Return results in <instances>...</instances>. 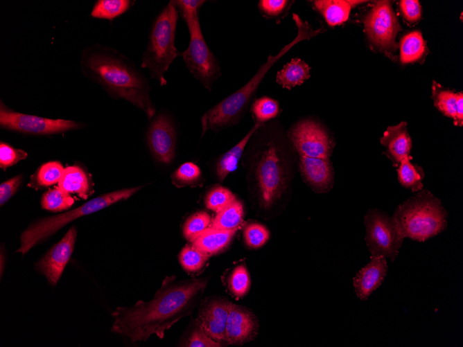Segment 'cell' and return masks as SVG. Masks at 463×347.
<instances>
[{
  "instance_id": "38",
  "label": "cell",
  "mask_w": 463,
  "mask_h": 347,
  "mask_svg": "<svg viewBox=\"0 0 463 347\" xmlns=\"http://www.w3.org/2000/svg\"><path fill=\"white\" fill-rule=\"evenodd\" d=\"M270 238L268 229L262 224L250 222L243 229L244 242L250 249H258L263 246Z\"/></svg>"
},
{
  "instance_id": "11",
  "label": "cell",
  "mask_w": 463,
  "mask_h": 347,
  "mask_svg": "<svg viewBox=\"0 0 463 347\" xmlns=\"http://www.w3.org/2000/svg\"><path fill=\"white\" fill-rule=\"evenodd\" d=\"M299 157L329 159L335 143L325 127L312 119H304L292 125L287 135Z\"/></svg>"
},
{
  "instance_id": "29",
  "label": "cell",
  "mask_w": 463,
  "mask_h": 347,
  "mask_svg": "<svg viewBox=\"0 0 463 347\" xmlns=\"http://www.w3.org/2000/svg\"><path fill=\"white\" fill-rule=\"evenodd\" d=\"M64 168L59 161H49L41 165L35 173L31 176V187H46L58 183L60 180Z\"/></svg>"
},
{
  "instance_id": "7",
  "label": "cell",
  "mask_w": 463,
  "mask_h": 347,
  "mask_svg": "<svg viewBox=\"0 0 463 347\" xmlns=\"http://www.w3.org/2000/svg\"><path fill=\"white\" fill-rule=\"evenodd\" d=\"M143 186L112 191L91 199L81 206L53 216L45 217L32 222L20 235V247L16 251L22 255L30 249L46 241L58 230L74 220L95 213L119 202L125 200L138 192Z\"/></svg>"
},
{
  "instance_id": "26",
  "label": "cell",
  "mask_w": 463,
  "mask_h": 347,
  "mask_svg": "<svg viewBox=\"0 0 463 347\" xmlns=\"http://www.w3.org/2000/svg\"><path fill=\"white\" fill-rule=\"evenodd\" d=\"M410 156L405 157L398 165V181L403 187L410 188L414 192L421 190L424 172L421 167L410 161Z\"/></svg>"
},
{
  "instance_id": "37",
  "label": "cell",
  "mask_w": 463,
  "mask_h": 347,
  "mask_svg": "<svg viewBox=\"0 0 463 347\" xmlns=\"http://www.w3.org/2000/svg\"><path fill=\"white\" fill-rule=\"evenodd\" d=\"M433 98L435 106L446 116L453 118L456 115V94L449 90L439 89L433 87Z\"/></svg>"
},
{
  "instance_id": "43",
  "label": "cell",
  "mask_w": 463,
  "mask_h": 347,
  "mask_svg": "<svg viewBox=\"0 0 463 347\" xmlns=\"http://www.w3.org/2000/svg\"><path fill=\"white\" fill-rule=\"evenodd\" d=\"M404 18L410 21H418L421 16V8L417 0H402L399 3Z\"/></svg>"
},
{
  "instance_id": "30",
  "label": "cell",
  "mask_w": 463,
  "mask_h": 347,
  "mask_svg": "<svg viewBox=\"0 0 463 347\" xmlns=\"http://www.w3.org/2000/svg\"><path fill=\"white\" fill-rule=\"evenodd\" d=\"M180 346L187 347H220L222 344L217 342L206 334L197 320L190 323L179 343Z\"/></svg>"
},
{
  "instance_id": "9",
  "label": "cell",
  "mask_w": 463,
  "mask_h": 347,
  "mask_svg": "<svg viewBox=\"0 0 463 347\" xmlns=\"http://www.w3.org/2000/svg\"><path fill=\"white\" fill-rule=\"evenodd\" d=\"M365 240L371 256H383L394 261L403 239L395 221L387 214L370 209L365 215Z\"/></svg>"
},
{
  "instance_id": "31",
  "label": "cell",
  "mask_w": 463,
  "mask_h": 347,
  "mask_svg": "<svg viewBox=\"0 0 463 347\" xmlns=\"http://www.w3.org/2000/svg\"><path fill=\"white\" fill-rule=\"evenodd\" d=\"M40 203L42 208L58 212L69 208L73 204L74 199L58 186L44 193Z\"/></svg>"
},
{
  "instance_id": "24",
  "label": "cell",
  "mask_w": 463,
  "mask_h": 347,
  "mask_svg": "<svg viewBox=\"0 0 463 347\" xmlns=\"http://www.w3.org/2000/svg\"><path fill=\"white\" fill-rule=\"evenodd\" d=\"M311 67L299 57L292 59L279 70L276 75V82L285 89L301 85L311 76Z\"/></svg>"
},
{
  "instance_id": "27",
  "label": "cell",
  "mask_w": 463,
  "mask_h": 347,
  "mask_svg": "<svg viewBox=\"0 0 463 347\" xmlns=\"http://www.w3.org/2000/svg\"><path fill=\"white\" fill-rule=\"evenodd\" d=\"M426 43L421 32L415 30L405 35L400 45V59L402 63L418 60L424 53Z\"/></svg>"
},
{
  "instance_id": "8",
  "label": "cell",
  "mask_w": 463,
  "mask_h": 347,
  "mask_svg": "<svg viewBox=\"0 0 463 347\" xmlns=\"http://www.w3.org/2000/svg\"><path fill=\"white\" fill-rule=\"evenodd\" d=\"M284 55L283 50H280L274 55H269L266 61L246 84L207 111L201 117L202 136L207 131L217 132L236 124L245 113L263 78Z\"/></svg>"
},
{
  "instance_id": "17",
  "label": "cell",
  "mask_w": 463,
  "mask_h": 347,
  "mask_svg": "<svg viewBox=\"0 0 463 347\" xmlns=\"http://www.w3.org/2000/svg\"><path fill=\"white\" fill-rule=\"evenodd\" d=\"M299 168L304 180L317 193L329 191L333 182V170L329 159L301 156Z\"/></svg>"
},
{
  "instance_id": "15",
  "label": "cell",
  "mask_w": 463,
  "mask_h": 347,
  "mask_svg": "<svg viewBox=\"0 0 463 347\" xmlns=\"http://www.w3.org/2000/svg\"><path fill=\"white\" fill-rule=\"evenodd\" d=\"M232 303L223 298H207L199 308L198 323L207 335L222 344L226 342L225 328Z\"/></svg>"
},
{
  "instance_id": "36",
  "label": "cell",
  "mask_w": 463,
  "mask_h": 347,
  "mask_svg": "<svg viewBox=\"0 0 463 347\" xmlns=\"http://www.w3.org/2000/svg\"><path fill=\"white\" fill-rule=\"evenodd\" d=\"M236 199L235 195L228 188L217 186L207 193L204 202L208 209L217 213L229 206Z\"/></svg>"
},
{
  "instance_id": "2",
  "label": "cell",
  "mask_w": 463,
  "mask_h": 347,
  "mask_svg": "<svg viewBox=\"0 0 463 347\" xmlns=\"http://www.w3.org/2000/svg\"><path fill=\"white\" fill-rule=\"evenodd\" d=\"M82 73L111 97L124 99L142 110L148 119L156 109L150 98L149 80L130 59L112 47L95 44L81 53Z\"/></svg>"
},
{
  "instance_id": "35",
  "label": "cell",
  "mask_w": 463,
  "mask_h": 347,
  "mask_svg": "<svg viewBox=\"0 0 463 347\" xmlns=\"http://www.w3.org/2000/svg\"><path fill=\"white\" fill-rule=\"evenodd\" d=\"M209 257L192 244H186L179 254V262L184 270L193 274L202 269Z\"/></svg>"
},
{
  "instance_id": "16",
  "label": "cell",
  "mask_w": 463,
  "mask_h": 347,
  "mask_svg": "<svg viewBox=\"0 0 463 347\" xmlns=\"http://www.w3.org/2000/svg\"><path fill=\"white\" fill-rule=\"evenodd\" d=\"M259 320L250 309L232 303L225 328L226 342L243 345L253 340L258 335Z\"/></svg>"
},
{
  "instance_id": "32",
  "label": "cell",
  "mask_w": 463,
  "mask_h": 347,
  "mask_svg": "<svg viewBox=\"0 0 463 347\" xmlns=\"http://www.w3.org/2000/svg\"><path fill=\"white\" fill-rule=\"evenodd\" d=\"M250 284L249 272L243 264L234 267L227 278V288L236 299L243 298L247 294Z\"/></svg>"
},
{
  "instance_id": "5",
  "label": "cell",
  "mask_w": 463,
  "mask_h": 347,
  "mask_svg": "<svg viewBox=\"0 0 463 347\" xmlns=\"http://www.w3.org/2000/svg\"><path fill=\"white\" fill-rule=\"evenodd\" d=\"M392 218L404 238L423 242L444 231L447 212L428 190L419 192L396 208Z\"/></svg>"
},
{
  "instance_id": "14",
  "label": "cell",
  "mask_w": 463,
  "mask_h": 347,
  "mask_svg": "<svg viewBox=\"0 0 463 347\" xmlns=\"http://www.w3.org/2000/svg\"><path fill=\"white\" fill-rule=\"evenodd\" d=\"M76 238L77 229L72 225L62 238L35 263L36 271L44 275L51 285L55 286L61 277L73 253Z\"/></svg>"
},
{
  "instance_id": "18",
  "label": "cell",
  "mask_w": 463,
  "mask_h": 347,
  "mask_svg": "<svg viewBox=\"0 0 463 347\" xmlns=\"http://www.w3.org/2000/svg\"><path fill=\"white\" fill-rule=\"evenodd\" d=\"M386 258L371 256L369 263L362 267L353 278L357 296L365 301L383 282L387 272Z\"/></svg>"
},
{
  "instance_id": "42",
  "label": "cell",
  "mask_w": 463,
  "mask_h": 347,
  "mask_svg": "<svg viewBox=\"0 0 463 347\" xmlns=\"http://www.w3.org/2000/svg\"><path fill=\"white\" fill-rule=\"evenodd\" d=\"M23 180L21 174L17 175L0 184V205L6 204L18 190Z\"/></svg>"
},
{
  "instance_id": "23",
  "label": "cell",
  "mask_w": 463,
  "mask_h": 347,
  "mask_svg": "<svg viewBox=\"0 0 463 347\" xmlns=\"http://www.w3.org/2000/svg\"><path fill=\"white\" fill-rule=\"evenodd\" d=\"M263 124L255 123L246 135L234 147L224 153L219 158L216 164V174L220 181L237 168L238 163L252 135Z\"/></svg>"
},
{
  "instance_id": "6",
  "label": "cell",
  "mask_w": 463,
  "mask_h": 347,
  "mask_svg": "<svg viewBox=\"0 0 463 347\" xmlns=\"http://www.w3.org/2000/svg\"><path fill=\"white\" fill-rule=\"evenodd\" d=\"M178 17L173 0L170 1L155 18L147 47L142 54L141 67L146 69L151 78L160 86L167 84L164 74L173 62L181 55L175 42Z\"/></svg>"
},
{
  "instance_id": "13",
  "label": "cell",
  "mask_w": 463,
  "mask_h": 347,
  "mask_svg": "<svg viewBox=\"0 0 463 347\" xmlns=\"http://www.w3.org/2000/svg\"><path fill=\"white\" fill-rule=\"evenodd\" d=\"M148 149L157 161L169 164L175 155L177 134L170 116L160 113L152 118L146 132Z\"/></svg>"
},
{
  "instance_id": "20",
  "label": "cell",
  "mask_w": 463,
  "mask_h": 347,
  "mask_svg": "<svg viewBox=\"0 0 463 347\" xmlns=\"http://www.w3.org/2000/svg\"><path fill=\"white\" fill-rule=\"evenodd\" d=\"M237 229L223 230L208 227L191 244L208 257L224 251Z\"/></svg>"
},
{
  "instance_id": "28",
  "label": "cell",
  "mask_w": 463,
  "mask_h": 347,
  "mask_svg": "<svg viewBox=\"0 0 463 347\" xmlns=\"http://www.w3.org/2000/svg\"><path fill=\"white\" fill-rule=\"evenodd\" d=\"M132 3L130 0H98L90 15L94 18L112 21L127 12Z\"/></svg>"
},
{
  "instance_id": "3",
  "label": "cell",
  "mask_w": 463,
  "mask_h": 347,
  "mask_svg": "<svg viewBox=\"0 0 463 347\" xmlns=\"http://www.w3.org/2000/svg\"><path fill=\"white\" fill-rule=\"evenodd\" d=\"M254 149L256 177L261 206L269 208L286 187L287 142L276 128L265 129Z\"/></svg>"
},
{
  "instance_id": "40",
  "label": "cell",
  "mask_w": 463,
  "mask_h": 347,
  "mask_svg": "<svg viewBox=\"0 0 463 347\" xmlns=\"http://www.w3.org/2000/svg\"><path fill=\"white\" fill-rule=\"evenodd\" d=\"M27 157L26 151L15 148L6 142H0V168L3 170L26 159Z\"/></svg>"
},
{
  "instance_id": "33",
  "label": "cell",
  "mask_w": 463,
  "mask_h": 347,
  "mask_svg": "<svg viewBox=\"0 0 463 347\" xmlns=\"http://www.w3.org/2000/svg\"><path fill=\"white\" fill-rule=\"evenodd\" d=\"M251 112L255 123L263 124L276 118L280 112V107L276 100L264 96L254 101Z\"/></svg>"
},
{
  "instance_id": "21",
  "label": "cell",
  "mask_w": 463,
  "mask_h": 347,
  "mask_svg": "<svg viewBox=\"0 0 463 347\" xmlns=\"http://www.w3.org/2000/svg\"><path fill=\"white\" fill-rule=\"evenodd\" d=\"M363 2L356 0H315L313 5L329 26H335L345 22L351 9Z\"/></svg>"
},
{
  "instance_id": "4",
  "label": "cell",
  "mask_w": 463,
  "mask_h": 347,
  "mask_svg": "<svg viewBox=\"0 0 463 347\" xmlns=\"http://www.w3.org/2000/svg\"><path fill=\"white\" fill-rule=\"evenodd\" d=\"M174 3L186 22L189 43L181 55L184 64L200 84L209 91L221 76L220 63L209 49L202 34L199 10L206 2L204 0H174Z\"/></svg>"
},
{
  "instance_id": "12",
  "label": "cell",
  "mask_w": 463,
  "mask_h": 347,
  "mask_svg": "<svg viewBox=\"0 0 463 347\" xmlns=\"http://www.w3.org/2000/svg\"><path fill=\"white\" fill-rule=\"evenodd\" d=\"M365 31L369 39L385 51L396 48L395 37L400 26L388 1H378L365 17Z\"/></svg>"
},
{
  "instance_id": "34",
  "label": "cell",
  "mask_w": 463,
  "mask_h": 347,
  "mask_svg": "<svg viewBox=\"0 0 463 347\" xmlns=\"http://www.w3.org/2000/svg\"><path fill=\"white\" fill-rule=\"evenodd\" d=\"M211 222V216L205 211L192 214L185 220L182 227L184 238L192 242L209 227Z\"/></svg>"
},
{
  "instance_id": "39",
  "label": "cell",
  "mask_w": 463,
  "mask_h": 347,
  "mask_svg": "<svg viewBox=\"0 0 463 347\" xmlns=\"http://www.w3.org/2000/svg\"><path fill=\"white\" fill-rule=\"evenodd\" d=\"M201 177L200 168L192 162L182 164L171 175L173 183L179 187L193 186Z\"/></svg>"
},
{
  "instance_id": "41",
  "label": "cell",
  "mask_w": 463,
  "mask_h": 347,
  "mask_svg": "<svg viewBox=\"0 0 463 347\" xmlns=\"http://www.w3.org/2000/svg\"><path fill=\"white\" fill-rule=\"evenodd\" d=\"M289 2L286 0H260L258 8L265 17L275 18L286 10Z\"/></svg>"
},
{
  "instance_id": "22",
  "label": "cell",
  "mask_w": 463,
  "mask_h": 347,
  "mask_svg": "<svg viewBox=\"0 0 463 347\" xmlns=\"http://www.w3.org/2000/svg\"><path fill=\"white\" fill-rule=\"evenodd\" d=\"M58 184L64 192L76 194L83 199H87L93 191L91 180L86 172L76 165L65 168Z\"/></svg>"
},
{
  "instance_id": "25",
  "label": "cell",
  "mask_w": 463,
  "mask_h": 347,
  "mask_svg": "<svg viewBox=\"0 0 463 347\" xmlns=\"http://www.w3.org/2000/svg\"><path fill=\"white\" fill-rule=\"evenodd\" d=\"M243 206L236 199L226 208L217 213L209 226L223 230L237 229L243 222Z\"/></svg>"
},
{
  "instance_id": "19",
  "label": "cell",
  "mask_w": 463,
  "mask_h": 347,
  "mask_svg": "<svg viewBox=\"0 0 463 347\" xmlns=\"http://www.w3.org/2000/svg\"><path fill=\"white\" fill-rule=\"evenodd\" d=\"M380 141L386 148L387 156L397 166L410 154L412 140L408 132L407 123L404 121L396 125L389 126Z\"/></svg>"
},
{
  "instance_id": "10",
  "label": "cell",
  "mask_w": 463,
  "mask_h": 347,
  "mask_svg": "<svg viewBox=\"0 0 463 347\" xmlns=\"http://www.w3.org/2000/svg\"><path fill=\"white\" fill-rule=\"evenodd\" d=\"M85 123L62 118H48L15 112L0 101V127L33 136H47L84 127Z\"/></svg>"
},
{
  "instance_id": "1",
  "label": "cell",
  "mask_w": 463,
  "mask_h": 347,
  "mask_svg": "<svg viewBox=\"0 0 463 347\" xmlns=\"http://www.w3.org/2000/svg\"><path fill=\"white\" fill-rule=\"evenodd\" d=\"M207 278L176 280L166 277L149 301H139L130 307H118L112 313L111 332L132 343L146 341L151 335L162 339L165 332L190 315L199 303Z\"/></svg>"
},
{
  "instance_id": "44",
  "label": "cell",
  "mask_w": 463,
  "mask_h": 347,
  "mask_svg": "<svg viewBox=\"0 0 463 347\" xmlns=\"http://www.w3.org/2000/svg\"><path fill=\"white\" fill-rule=\"evenodd\" d=\"M457 126H462L463 124V94L462 92L456 94V115L453 120Z\"/></svg>"
}]
</instances>
